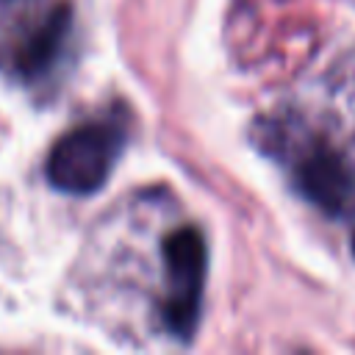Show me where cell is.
<instances>
[{"mask_svg":"<svg viewBox=\"0 0 355 355\" xmlns=\"http://www.w3.org/2000/svg\"><path fill=\"white\" fill-rule=\"evenodd\" d=\"M297 189L300 194L322 208L324 214H341L355 197V175L347 166L344 155L327 141H316L297 164Z\"/></svg>","mask_w":355,"mask_h":355,"instance_id":"cell-3","label":"cell"},{"mask_svg":"<svg viewBox=\"0 0 355 355\" xmlns=\"http://www.w3.org/2000/svg\"><path fill=\"white\" fill-rule=\"evenodd\" d=\"M125 147V133L114 122H89L64 133L44 164L47 183L64 194H94L111 178Z\"/></svg>","mask_w":355,"mask_h":355,"instance_id":"cell-1","label":"cell"},{"mask_svg":"<svg viewBox=\"0 0 355 355\" xmlns=\"http://www.w3.org/2000/svg\"><path fill=\"white\" fill-rule=\"evenodd\" d=\"M161 255H164V272L169 288L161 311L164 324L175 338L189 341L200 322L208 247L197 227H178L164 239Z\"/></svg>","mask_w":355,"mask_h":355,"instance_id":"cell-2","label":"cell"},{"mask_svg":"<svg viewBox=\"0 0 355 355\" xmlns=\"http://www.w3.org/2000/svg\"><path fill=\"white\" fill-rule=\"evenodd\" d=\"M349 247H352V255H355V225H352V233H349Z\"/></svg>","mask_w":355,"mask_h":355,"instance_id":"cell-5","label":"cell"},{"mask_svg":"<svg viewBox=\"0 0 355 355\" xmlns=\"http://www.w3.org/2000/svg\"><path fill=\"white\" fill-rule=\"evenodd\" d=\"M67 31H69V8L67 6H58L47 22L31 33L25 39V44L17 50L14 55V69L25 78V80H36L42 78L44 72L53 69L64 42H67Z\"/></svg>","mask_w":355,"mask_h":355,"instance_id":"cell-4","label":"cell"}]
</instances>
